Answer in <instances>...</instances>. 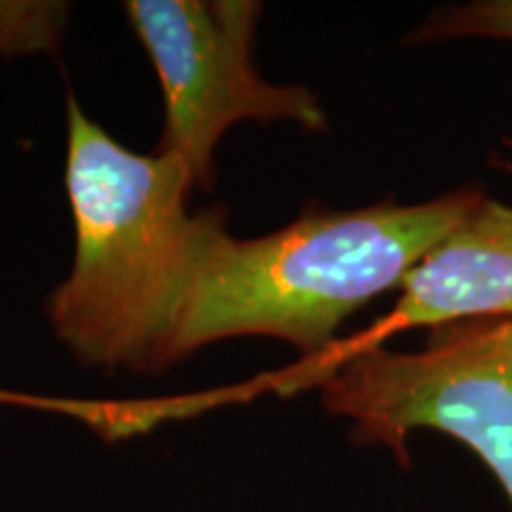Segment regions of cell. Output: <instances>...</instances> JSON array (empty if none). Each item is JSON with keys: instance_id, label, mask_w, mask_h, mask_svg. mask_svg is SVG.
Here are the masks:
<instances>
[{"instance_id": "6da1fadb", "label": "cell", "mask_w": 512, "mask_h": 512, "mask_svg": "<svg viewBox=\"0 0 512 512\" xmlns=\"http://www.w3.org/2000/svg\"><path fill=\"white\" fill-rule=\"evenodd\" d=\"M195 178L181 159L138 155L69 98L67 195L76 256L50 294L55 335L86 366L169 368L178 316L214 240L221 209L190 214Z\"/></svg>"}, {"instance_id": "7a4b0ae2", "label": "cell", "mask_w": 512, "mask_h": 512, "mask_svg": "<svg viewBox=\"0 0 512 512\" xmlns=\"http://www.w3.org/2000/svg\"><path fill=\"white\" fill-rule=\"evenodd\" d=\"M460 188L420 204L311 211L266 238L223 230L185 297L169 366L228 337L283 339L316 356L339 325L408 271L482 200Z\"/></svg>"}, {"instance_id": "3957f363", "label": "cell", "mask_w": 512, "mask_h": 512, "mask_svg": "<svg viewBox=\"0 0 512 512\" xmlns=\"http://www.w3.org/2000/svg\"><path fill=\"white\" fill-rule=\"evenodd\" d=\"M356 444L411 465L408 434L434 430L470 448L512 505V316L430 330L420 351H370L318 384Z\"/></svg>"}, {"instance_id": "277c9868", "label": "cell", "mask_w": 512, "mask_h": 512, "mask_svg": "<svg viewBox=\"0 0 512 512\" xmlns=\"http://www.w3.org/2000/svg\"><path fill=\"white\" fill-rule=\"evenodd\" d=\"M126 10L162 83L164 136L157 152L181 159L195 185L209 188L216 145L240 121L325 128L316 95L304 86H275L254 69L259 3L131 0Z\"/></svg>"}, {"instance_id": "5b68a950", "label": "cell", "mask_w": 512, "mask_h": 512, "mask_svg": "<svg viewBox=\"0 0 512 512\" xmlns=\"http://www.w3.org/2000/svg\"><path fill=\"white\" fill-rule=\"evenodd\" d=\"M512 316V207L482 197L444 240L408 271L399 302L361 335L332 342L292 373V387L320 384L351 358L382 349L415 328H444L477 318Z\"/></svg>"}, {"instance_id": "8992f818", "label": "cell", "mask_w": 512, "mask_h": 512, "mask_svg": "<svg viewBox=\"0 0 512 512\" xmlns=\"http://www.w3.org/2000/svg\"><path fill=\"white\" fill-rule=\"evenodd\" d=\"M64 22L62 5L0 3V57L50 50Z\"/></svg>"}, {"instance_id": "52a82bcc", "label": "cell", "mask_w": 512, "mask_h": 512, "mask_svg": "<svg viewBox=\"0 0 512 512\" xmlns=\"http://www.w3.org/2000/svg\"><path fill=\"white\" fill-rule=\"evenodd\" d=\"M446 36H489L512 41V0H482L463 8L439 12L411 41H430Z\"/></svg>"}, {"instance_id": "ba28073f", "label": "cell", "mask_w": 512, "mask_h": 512, "mask_svg": "<svg viewBox=\"0 0 512 512\" xmlns=\"http://www.w3.org/2000/svg\"><path fill=\"white\" fill-rule=\"evenodd\" d=\"M496 164L501 166V169L508 171V174H512V162H505V159H501V162H496Z\"/></svg>"}]
</instances>
